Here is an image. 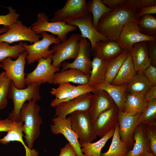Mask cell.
I'll list each match as a JSON object with an SVG mask.
<instances>
[{
	"label": "cell",
	"instance_id": "cell-1",
	"mask_svg": "<svg viewBox=\"0 0 156 156\" xmlns=\"http://www.w3.org/2000/svg\"><path fill=\"white\" fill-rule=\"evenodd\" d=\"M138 12L126 5H120L104 14L100 19L96 30L109 40L118 39L125 24L139 20Z\"/></svg>",
	"mask_w": 156,
	"mask_h": 156
},
{
	"label": "cell",
	"instance_id": "cell-2",
	"mask_svg": "<svg viewBox=\"0 0 156 156\" xmlns=\"http://www.w3.org/2000/svg\"><path fill=\"white\" fill-rule=\"evenodd\" d=\"M40 106L33 100L25 103L21 110L19 120L23 122V132L25 134V142L32 149L35 141L40 134V127L42 123L39 112Z\"/></svg>",
	"mask_w": 156,
	"mask_h": 156
},
{
	"label": "cell",
	"instance_id": "cell-3",
	"mask_svg": "<svg viewBox=\"0 0 156 156\" xmlns=\"http://www.w3.org/2000/svg\"><path fill=\"white\" fill-rule=\"evenodd\" d=\"M41 85L37 83H32L27 85L26 88L18 89L12 81L7 97L12 101L14 108L9 113L8 118L13 121H19L20 112L25 102L31 100L37 102L41 99L39 92Z\"/></svg>",
	"mask_w": 156,
	"mask_h": 156
},
{
	"label": "cell",
	"instance_id": "cell-4",
	"mask_svg": "<svg viewBox=\"0 0 156 156\" xmlns=\"http://www.w3.org/2000/svg\"><path fill=\"white\" fill-rule=\"evenodd\" d=\"M71 126L80 144L92 142L97 136L93 129V122L88 111H77L70 114Z\"/></svg>",
	"mask_w": 156,
	"mask_h": 156
},
{
	"label": "cell",
	"instance_id": "cell-5",
	"mask_svg": "<svg viewBox=\"0 0 156 156\" xmlns=\"http://www.w3.org/2000/svg\"><path fill=\"white\" fill-rule=\"evenodd\" d=\"M81 38V34H74L66 40L52 46L51 59L53 66L60 67L65 60H75L79 52Z\"/></svg>",
	"mask_w": 156,
	"mask_h": 156
},
{
	"label": "cell",
	"instance_id": "cell-6",
	"mask_svg": "<svg viewBox=\"0 0 156 156\" xmlns=\"http://www.w3.org/2000/svg\"><path fill=\"white\" fill-rule=\"evenodd\" d=\"M31 27L38 35L41 34L43 32H49L57 35L61 42L68 38V33L77 29L76 26L68 25L65 23L50 21L48 16L44 12L38 13L36 21Z\"/></svg>",
	"mask_w": 156,
	"mask_h": 156
},
{
	"label": "cell",
	"instance_id": "cell-7",
	"mask_svg": "<svg viewBox=\"0 0 156 156\" xmlns=\"http://www.w3.org/2000/svg\"><path fill=\"white\" fill-rule=\"evenodd\" d=\"M41 34L42 39L32 44L23 43L25 50L28 53L26 59L28 64L34 62L40 58L48 57L53 53L52 50H49L50 46L61 42L58 38L46 32H43Z\"/></svg>",
	"mask_w": 156,
	"mask_h": 156
},
{
	"label": "cell",
	"instance_id": "cell-8",
	"mask_svg": "<svg viewBox=\"0 0 156 156\" xmlns=\"http://www.w3.org/2000/svg\"><path fill=\"white\" fill-rule=\"evenodd\" d=\"M28 53L25 51L22 52L15 60L10 57L2 60V68L5 71L7 77L11 80L18 89L25 87V74L24 72L26 57Z\"/></svg>",
	"mask_w": 156,
	"mask_h": 156
},
{
	"label": "cell",
	"instance_id": "cell-9",
	"mask_svg": "<svg viewBox=\"0 0 156 156\" xmlns=\"http://www.w3.org/2000/svg\"><path fill=\"white\" fill-rule=\"evenodd\" d=\"M122 49L130 51L135 43L144 41H156V36H147L142 33L137 21H131L124 26L119 38L115 40Z\"/></svg>",
	"mask_w": 156,
	"mask_h": 156
},
{
	"label": "cell",
	"instance_id": "cell-10",
	"mask_svg": "<svg viewBox=\"0 0 156 156\" xmlns=\"http://www.w3.org/2000/svg\"><path fill=\"white\" fill-rule=\"evenodd\" d=\"M7 31L0 35V42H5L8 43L27 41L33 43L39 41L41 35L36 34L31 29L24 25L18 20L8 27Z\"/></svg>",
	"mask_w": 156,
	"mask_h": 156
},
{
	"label": "cell",
	"instance_id": "cell-11",
	"mask_svg": "<svg viewBox=\"0 0 156 156\" xmlns=\"http://www.w3.org/2000/svg\"><path fill=\"white\" fill-rule=\"evenodd\" d=\"M52 55L46 58H41L37 60L38 64L35 69L27 74L26 85L35 83L41 85L47 83H53L55 73L59 70L60 67L52 65Z\"/></svg>",
	"mask_w": 156,
	"mask_h": 156
},
{
	"label": "cell",
	"instance_id": "cell-12",
	"mask_svg": "<svg viewBox=\"0 0 156 156\" xmlns=\"http://www.w3.org/2000/svg\"><path fill=\"white\" fill-rule=\"evenodd\" d=\"M89 13L85 0H68L62 8L54 12V17L49 21L66 23Z\"/></svg>",
	"mask_w": 156,
	"mask_h": 156
},
{
	"label": "cell",
	"instance_id": "cell-13",
	"mask_svg": "<svg viewBox=\"0 0 156 156\" xmlns=\"http://www.w3.org/2000/svg\"><path fill=\"white\" fill-rule=\"evenodd\" d=\"M52 121L53 123L51 126L52 133L55 135H63L73 148L76 156H84L81 151V144L71 127L70 116L65 118L55 117L52 118Z\"/></svg>",
	"mask_w": 156,
	"mask_h": 156
},
{
	"label": "cell",
	"instance_id": "cell-14",
	"mask_svg": "<svg viewBox=\"0 0 156 156\" xmlns=\"http://www.w3.org/2000/svg\"><path fill=\"white\" fill-rule=\"evenodd\" d=\"M79 42V49L76 58L71 63H63L61 70L73 68L81 71L86 75H90L92 68L91 44L87 39L81 37Z\"/></svg>",
	"mask_w": 156,
	"mask_h": 156
},
{
	"label": "cell",
	"instance_id": "cell-15",
	"mask_svg": "<svg viewBox=\"0 0 156 156\" xmlns=\"http://www.w3.org/2000/svg\"><path fill=\"white\" fill-rule=\"evenodd\" d=\"M66 24L79 28L81 32V37L88 39L90 41L91 51L93 50L97 42L100 41L109 40L107 37L98 32L94 27L92 16L91 13H89Z\"/></svg>",
	"mask_w": 156,
	"mask_h": 156
},
{
	"label": "cell",
	"instance_id": "cell-16",
	"mask_svg": "<svg viewBox=\"0 0 156 156\" xmlns=\"http://www.w3.org/2000/svg\"><path fill=\"white\" fill-rule=\"evenodd\" d=\"M93 96V94L89 93L59 103L55 107V116L65 118L75 112L88 111Z\"/></svg>",
	"mask_w": 156,
	"mask_h": 156
},
{
	"label": "cell",
	"instance_id": "cell-17",
	"mask_svg": "<svg viewBox=\"0 0 156 156\" xmlns=\"http://www.w3.org/2000/svg\"><path fill=\"white\" fill-rule=\"evenodd\" d=\"M141 114L133 115L118 110V124L121 140L131 148L134 144L133 134Z\"/></svg>",
	"mask_w": 156,
	"mask_h": 156
},
{
	"label": "cell",
	"instance_id": "cell-18",
	"mask_svg": "<svg viewBox=\"0 0 156 156\" xmlns=\"http://www.w3.org/2000/svg\"><path fill=\"white\" fill-rule=\"evenodd\" d=\"M118 109L116 105L101 113L93 122V129L101 138L115 129L118 122Z\"/></svg>",
	"mask_w": 156,
	"mask_h": 156
},
{
	"label": "cell",
	"instance_id": "cell-19",
	"mask_svg": "<svg viewBox=\"0 0 156 156\" xmlns=\"http://www.w3.org/2000/svg\"><path fill=\"white\" fill-rule=\"evenodd\" d=\"M93 93V96L88 111L94 122L101 113L116 105L109 95L104 90H96Z\"/></svg>",
	"mask_w": 156,
	"mask_h": 156
},
{
	"label": "cell",
	"instance_id": "cell-20",
	"mask_svg": "<svg viewBox=\"0 0 156 156\" xmlns=\"http://www.w3.org/2000/svg\"><path fill=\"white\" fill-rule=\"evenodd\" d=\"M133 139L135 142L133 146L126 156H144L146 152H151L146 135L145 124H140L136 126L133 133Z\"/></svg>",
	"mask_w": 156,
	"mask_h": 156
},
{
	"label": "cell",
	"instance_id": "cell-21",
	"mask_svg": "<svg viewBox=\"0 0 156 156\" xmlns=\"http://www.w3.org/2000/svg\"><path fill=\"white\" fill-rule=\"evenodd\" d=\"M146 41H142L134 44L130 51L134 67L137 72H142L150 64Z\"/></svg>",
	"mask_w": 156,
	"mask_h": 156
},
{
	"label": "cell",
	"instance_id": "cell-22",
	"mask_svg": "<svg viewBox=\"0 0 156 156\" xmlns=\"http://www.w3.org/2000/svg\"><path fill=\"white\" fill-rule=\"evenodd\" d=\"M23 122L21 121H14L6 135L0 139V143L7 144L12 141L20 142L25 149V156H39L38 152L36 150L29 148L25 143L23 138Z\"/></svg>",
	"mask_w": 156,
	"mask_h": 156
},
{
	"label": "cell",
	"instance_id": "cell-23",
	"mask_svg": "<svg viewBox=\"0 0 156 156\" xmlns=\"http://www.w3.org/2000/svg\"><path fill=\"white\" fill-rule=\"evenodd\" d=\"M124 49L115 41L109 40L97 42L92 51L94 56L109 61L119 55Z\"/></svg>",
	"mask_w": 156,
	"mask_h": 156
},
{
	"label": "cell",
	"instance_id": "cell-24",
	"mask_svg": "<svg viewBox=\"0 0 156 156\" xmlns=\"http://www.w3.org/2000/svg\"><path fill=\"white\" fill-rule=\"evenodd\" d=\"M90 75H87L77 69L70 68L55 73L53 83L55 85L69 82L83 85L88 83Z\"/></svg>",
	"mask_w": 156,
	"mask_h": 156
},
{
	"label": "cell",
	"instance_id": "cell-25",
	"mask_svg": "<svg viewBox=\"0 0 156 156\" xmlns=\"http://www.w3.org/2000/svg\"><path fill=\"white\" fill-rule=\"evenodd\" d=\"M127 84L115 86L105 81L93 87L96 90H102L106 91L113 100L119 110L123 111Z\"/></svg>",
	"mask_w": 156,
	"mask_h": 156
},
{
	"label": "cell",
	"instance_id": "cell-26",
	"mask_svg": "<svg viewBox=\"0 0 156 156\" xmlns=\"http://www.w3.org/2000/svg\"><path fill=\"white\" fill-rule=\"evenodd\" d=\"M147 103L143 95L126 92L123 112L133 115L141 114L145 110Z\"/></svg>",
	"mask_w": 156,
	"mask_h": 156
},
{
	"label": "cell",
	"instance_id": "cell-27",
	"mask_svg": "<svg viewBox=\"0 0 156 156\" xmlns=\"http://www.w3.org/2000/svg\"><path fill=\"white\" fill-rule=\"evenodd\" d=\"M136 74L130 53L111 84L115 86L127 84Z\"/></svg>",
	"mask_w": 156,
	"mask_h": 156
},
{
	"label": "cell",
	"instance_id": "cell-28",
	"mask_svg": "<svg viewBox=\"0 0 156 156\" xmlns=\"http://www.w3.org/2000/svg\"><path fill=\"white\" fill-rule=\"evenodd\" d=\"M108 62L94 56L92 61L91 69L88 83L90 86L93 87L105 82V77Z\"/></svg>",
	"mask_w": 156,
	"mask_h": 156
},
{
	"label": "cell",
	"instance_id": "cell-29",
	"mask_svg": "<svg viewBox=\"0 0 156 156\" xmlns=\"http://www.w3.org/2000/svg\"><path fill=\"white\" fill-rule=\"evenodd\" d=\"M111 144L108 150L101 153L102 156H126L132 148L121 140L118 123L116 126Z\"/></svg>",
	"mask_w": 156,
	"mask_h": 156
},
{
	"label": "cell",
	"instance_id": "cell-30",
	"mask_svg": "<svg viewBox=\"0 0 156 156\" xmlns=\"http://www.w3.org/2000/svg\"><path fill=\"white\" fill-rule=\"evenodd\" d=\"M130 53L129 50L124 49L121 53L108 62L105 77V82L111 84Z\"/></svg>",
	"mask_w": 156,
	"mask_h": 156
},
{
	"label": "cell",
	"instance_id": "cell-31",
	"mask_svg": "<svg viewBox=\"0 0 156 156\" xmlns=\"http://www.w3.org/2000/svg\"><path fill=\"white\" fill-rule=\"evenodd\" d=\"M115 129L111 130L96 142L81 144V151L84 156H102L101 150L107 141L113 136Z\"/></svg>",
	"mask_w": 156,
	"mask_h": 156
},
{
	"label": "cell",
	"instance_id": "cell-32",
	"mask_svg": "<svg viewBox=\"0 0 156 156\" xmlns=\"http://www.w3.org/2000/svg\"><path fill=\"white\" fill-rule=\"evenodd\" d=\"M151 86L142 72H138L133 79L127 84L126 92L144 95Z\"/></svg>",
	"mask_w": 156,
	"mask_h": 156
},
{
	"label": "cell",
	"instance_id": "cell-33",
	"mask_svg": "<svg viewBox=\"0 0 156 156\" xmlns=\"http://www.w3.org/2000/svg\"><path fill=\"white\" fill-rule=\"evenodd\" d=\"M89 13L92 14L93 24L96 29L101 17L106 13L112 10L104 4L101 0H92L87 2Z\"/></svg>",
	"mask_w": 156,
	"mask_h": 156
},
{
	"label": "cell",
	"instance_id": "cell-34",
	"mask_svg": "<svg viewBox=\"0 0 156 156\" xmlns=\"http://www.w3.org/2000/svg\"><path fill=\"white\" fill-rule=\"evenodd\" d=\"M25 51L22 41L18 44L10 45L5 42H0V63L7 57L15 59L19 56L22 52Z\"/></svg>",
	"mask_w": 156,
	"mask_h": 156
},
{
	"label": "cell",
	"instance_id": "cell-35",
	"mask_svg": "<svg viewBox=\"0 0 156 156\" xmlns=\"http://www.w3.org/2000/svg\"><path fill=\"white\" fill-rule=\"evenodd\" d=\"M141 124L156 125V99L148 101L145 110L140 114L137 125Z\"/></svg>",
	"mask_w": 156,
	"mask_h": 156
},
{
	"label": "cell",
	"instance_id": "cell-36",
	"mask_svg": "<svg viewBox=\"0 0 156 156\" xmlns=\"http://www.w3.org/2000/svg\"><path fill=\"white\" fill-rule=\"evenodd\" d=\"M138 26L140 32L147 36H156V17L152 14L140 17Z\"/></svg>",
	"mask_w": 156,
	"mask_h": 156
},
{
	"label": "cell",
	"instance_id": "cell-37",
	"mask_svg": "<svg viewBox=\"0 0 156 156\" xmlns=\"http://www.w3.org/2000/svg\"><path fill=\"white\" fill-rule=\"evenodd\" d=\"M75 86L70 83L65 82L60 83L57 88H52L50 92L52 95L55 96V97L51 102V106L53 107L56 102L68 98Z\"/></svg>",
	"mask_w": 156,
	"mask_h": 156
},
{
	"label": "cell",
	"instance_id": "cell-38",
	"mask_svg": "<svg viewBox=\"0 0 156 156\" xmlns=\"http://www.w3.org/2000/svg\"><path fill=\"white\" fill-rule=\"evenodd\" d=\"M11 82L5 71L0 73V110L4 109L7 105L8 94Z\"/></svg>",
	"mask_w": 156,
	"mask_h": 156
},
{
	"label": "cell",
	"instance_id": "cell-39",
	"mask_svg": "<svg viewBox=\"0 0 156 156\" xmlns=\"http://www.w3.org/2000/svg\"><path fill=\"white\" fill-rule=\"evenodd\" d=\"M96 90L88 83L83 85H79L75 86L72 89L70 95L67 98L55 103L52 107H55L59 103L72 99L82 95L91 92Z\"/></svg>",
	"mask_w": 156,
	"mask_h": 156
},
{
	"label": "cell",
	"instance_id": "cell-40",
	"mask_svg": "<svg viewBox=\"0 0 156 156\" xmlns=\"http://www.w3.org/2000/svg\"><path fill=\"white\" fill-rule=\"evenodd\" d=\"M147 138L149 142L151 152L156 155V125H145Z\"/></svg>",
	"mask_w": 156,
	"mask_h": 156
},
{
	"label": "cell",
	"instance_id": "cell-41",
	"mask_svg": "<svg viewBox=\"0 0 156 156\" xmlns=\"http://www.w3.org/2000/svg\"><path fill=\"white\" fill-rule=\"evenodd\" d=\"M9 13L5 15H0V25L8 27L18 20L20 15L16 10L9 6L7 7Z\"/></svg>",
	"mask_w": 156,
	"mask_h": 156
},
{
	"label": "cell",
	"instance_id": "cell-42",
	"mask_svg": "<svg viewBox=\"0 0 156 156\" xmlns=\"http://www.w3.org/2000/svg\"><path fill=\"white\" fill-rule=\"evenodd\" d=\"M126 5L138 12L141 8L156 5V0H127Z\"/></svg>",
	"mask_w": 156,
	"mask_h": 156
},
{
	"label": "cell",
	"instance_id": "cell-43",
	"mask_svg": "<svg viewBox=\"0 0 156 156\" xmlns=\"http://www.w3.org/2000/svg\"><path fill=\"white\" fill-rule=\"evenodd\" d=\"M142 73L152 86H156V68L150 64Z\"/></svg>",
	"mask_w": 156,
	"mask_h": 156
},
{
	"label": "cell",
	"instance_id": "cell-44",
	"mask_svg": "<svg viewBox=\"0 0 156 156\" xmlns=\"http://www.w3.org/2000/svg\"><path fill=\"white\" fill-rule=\"evenodd\" d=\"M148 55L150 60V64L156 66V41H146Z\"/></svg>",
	"mask_w": 156,
	"mask_h": 156
},
{
	"label": "cell",
	"instance_id": "cell-45",
	"mask_svg": "<svg viewBox=\"0 0 156 156\" xmlns=\"http://www.w3.org/2000/svg\"><path fill=\"white\" fill-rule=\"evenodd\" d=\"M156 13V5L144 7L140 8L138 12L140 18L144 15L155 14Z\"/></svg>",
	"mask_w": 156,
	"mask_h": 156
},
{
	"label": "cell",
	"instance_id": "cell-46",
	"mask_svg": "<svg viewBox=\"0 0 156 156\" xmlns=\"http://www.w3.org/2000/svg\"><path fill=\"white\" fill-rule=\"evenodd\" d=\"M109 8L113 10L118 6L126 4L127 0H101Z\"/></svg>",
	"mask_w": 156,
	"mask_h": 156
},
{
	"label": "cell",
	"instance_id": "cell-47",
	"mask_svg": "<svg viewBox=\"0 0 156 156\" xmlns=\"http://www.w3.org/2000/svg\"><path fill=\"white\" fill-rule=\"evenodd\" d=\"M59 156H76L73 148L69 143L61 148Z\"/></svg>",
	"mask_w": 156,
	"mask_h": 156
},
{
	"label": "cell",
	"instance_id": "cell-48",
	"mask_svg": "<svg viewBox=\"0 0 156 156\" xmlns=\"http://www.w3.org/2000/svg\"><path fill=\"white\" fill-rule=\"evenodd\" d=\"M13 121L8 118L0 121V132L7 131L11 127Z\"/></svg>",
	"mask_w": 156,
	"mask_h": 156
},
{
	"label": "cell",
	"instance_id": "cell-49",
	"mask_svg": "<svg viewBox=\"0 0 156 156\" xmlns=\"http://www.w3.org/2000/svg\"><path fill=\"white\" fill-rule=\"evenodd\" d=\"M144 97L147 102L156 99V86H152L144 95Z\"/></svg>",
	"mask_w": 156,
	"mask_h": 156
},
{
	"label": "cell",
	"instance_id": "cell-50",
	"mask_svg": "<svg viewBox=\"0 0 156 156\" xmlns=\"http://www.w3.org/2000/svg\"><path fill=\"white\" fill-rule=\"evenodd\" d=\"M8 29V27L6 26H4L0 28V34L6 32L7 31Z\"/></svg>",
	"mask_w": 156,
	"mask_h": 156
},
{
	"label": "cell",
	"instance_id": "cell-51",
	"mask_svg": "<svg viewBox=\"0 0 156 156\" xmlns=\"http://www.w3.org/2000/svg\"><path fill=\"white\" fill-rule=\"evenodd\" d=\"M144 156H156V155L151 152H147L145 153Z\"/></svg>",
	"mask_w": 156,
	"mask_h": 156
},
{
	"label": "cell",
	"instance_id": "cell-52",
	"mask_svg": "<svg viewBox=\"0 0 156 156\" xmlns=\"http://www.w3.org/2000/svg\"><path fill=\"white\" fill-rule=\"evenodd\" d=\"M3 66L2 64L1 63H0V67H2Z\"/></svg>",
	"mask_w": 156,
	"mask_h": 156
},
{
	"label": "cell",
	"instance_id": "cell-53",
	"mask_svg": "<svg viewBox=\"0 0 156 156\" xmlns=\"http://www.w3.org/2000/svg\"><path fill=\"white\" fill-rule=\"evenodd\" d=\"M1 120L0 118V121Z\"/></svg>",
	"mask_w": 156,
	"mask_h": 156
}]
</instances>
